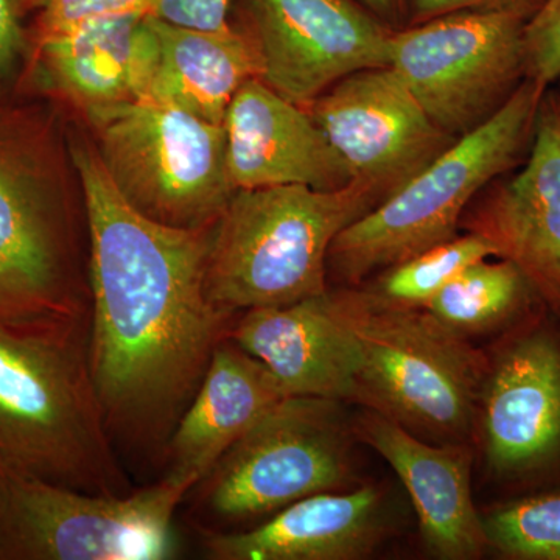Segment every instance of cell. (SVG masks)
Masks as SVG:
<instances>
[{
	"label": "cell",
	"instance_id": "6da1fadb",
	"mask_svg": "<svg viewBox=\"0 0 560 560\" xmlns=\"http://www.w3.org/2000/svg\"><path fill=\"white\" fill-rule=\"evenodd\" d=\"M90 231V364L116 444L164 456L213 352L237 318L206 293L210 230L131 208L101 158L75 156Z\"/></svg>",
	"mask_w": 560,
	"mask_h": 560
},
{
	"label": "cell",
	"instance_id": "7a4b0ae2",
	"mask_svg": "<svg viewBox=\"0 0 560 560\" xmlns=\"http://www.w3.org/2000/svg\"><path fill=\"white\" fill-rule=\"evenodd\" d=\"M90 324L0 326V463L40 480L125 495L92 381Z\"/></svg>",
	"mask_w": 560,
	"mask_h": 560
},
{
	"label": "cell",
	"instance_id": "3957f363",
	"mask_svg": "<svg viewBox=\"0 0 560 560\" xmlns=\"http://www.w3.org/2000/svg\"><path fill=\"white\" fill-rule=\"evenodd\" d=\"M381 202L360 180L338 190L235 191L210 230L206 293L213 307L237 318L326 293L331 243Z\"/></svg>",
	"mask_w": 560,
	"mask_h": 560
},
{
	"label": "cell",
	"instance_id": "277c9868",
	"mask_svg": "<svg viewBox=\"0 0 560 560\" xmlns=\"http://www.w3.org/2000/svg\"><path fill=\"white\" fill-rule=\"evenodd\" d=\"M359 350L355 401L430 442H474L489 357L425 308L366 289L329 290Z\"/></svg>",
	"mask_w": 560,
	"mask_h": 560
},
{
	"label": "cell",
	"instance_id": "5b68a950",
	"mask_svg": "<svg viewBox=\"0 0 560 560\" xmlns=\"http://www.w3.org/2000/svg\"><path fill=\"white\" fill-rule=\"evenodd\" d=\"M544 90L526 79L485 124L456 139L401 189L331 243L327 275L346 287L455 238L475 195L517 160Z\"/></svg>",
	"mask_w": 560,
	"mask_h": 560
},
{
	"label": "cell",
	"instance_id": "8992f818",
	"mask_svg": "<svg viewBox=\"0 0 560 560\" xmlns=\"http://www.w3.org/2000/svg\"><path fill=\"white\" fill-rule=\"evenodd\" d=\"M342 401L285 397L189 490L200 534L234 533L352 480V422Z\"/></svg>",
	"mask_w": 560,
	"mask_h": 560
},
{
	"label": "cell",
	"instance_id": "52a82bcc",
	"mask_svg": "<svg viewBox=\"0 0 560 560\" xmlns=\"http://www.w3.org/2000/svg\"><path fill=\"white\" fill-rule=\"evenodd\" d=\"M103 167L131 208L179 228L213 226L235 189L226 132L186 110L139 101L91 116Z\"/></svg>",
	"mask_w": 560,
	"mask_h": 560
},
{
	"label": "cell",
	"instance_id": "ba28073f",
	"mask_svg": "<svg viewBox=\"0 0 560 560\" xmlns=\"http://www.w3.org/2000/svg\"><path fill=\"white\" fill-rule=\"evenodd\" d=\"M5 470L0 560H164L175 555L173 517L189 493L186 486L162 477L125 495H102Z\"/></svg>",
	"mask_w": 560,
	"mask_h": 560
},
{
	"label": "cell",
	"instance_id": "9c48e42d",
	"mask_svg": "<svg viewBox=\"0 0 560 560\" xmlns=\"http://www.w3.org/2000/svg\"><path fill=\"white\" fill-rule=\"evenodd\" d=\"M525 21L455 11L393 31L388 68L452 138L485 124L526 75Z\"/></svg>",
	"mask_w": 560,
	"mask_h": 560
},
{
	"label": "cell",
	"instance_id": "30bf717a",
	"mask_svg": "<svg viewBox=\"0 0 560 560\" xmlns=\"http://www.w3.org/2000/svg\"><path fill=\"white\" fill-rule=\"evenodd\" d=\"M69 256L65 209L31 143L0 124V326L90 324Z\"/></svg>",
	"mask_w": 560,
	"mask_h": 560
},
{
	"label": "cell",
	"instance_id": "8fae6325",
	"mask_svg": "<svg viewBox=\"0 0 560 560\" xmlns=\"http://www.w3.org/2000/svg\"><path fill=\"white\" fill-rule=\"evenodd\" d=\"M267 86L307 108L338 81L386 68L393 28L355 0H248Z\"/></svg>",
	"mask_w": 560,
	"mask_h": 560
},
{
	"label": "cell",
	"instance_id": "7c38bea8",
	"mask_svg": "<svg viewBox=\"0 0 560 560\" xmlns=\"http://www.w3.org/2000/svg\"><path fill=\"white\" fill-rule=\"evenodd\" d=\"M307 110L348 164L352 179L370 186L382 201L456 140L434 124L388 66L346 77Z\"/></svg>",
	"mask_w": 560,
	"mask_h": 560
},
{
	"label": "cell",
	"instance_id": "4fadbf2b",
	"mask_svg": "<svg viewBox=\"0 0 560 560\" xmlns=\"http://www.w3.org/2000/svg\"><path fill=\"white\" fill-rule=\"evenodd\" d=\"M475 438L500 478L536 474L559 458L560 342L550 331L523 330L489 357Z\"/></svg>",
	"mask_w": 560,
	"mask_h": 560
},
{
	"label": "cell",
	"instance_id": "5bb4252c",
	"mask_svg": "<svg viewBox=\"0 0 560 560\" xmlns=\"http://www.w3.org/2000/svg\"><path fill=\"white\" fill-rule=\"evenodd\" d=\"M357 440L378 453L410 493L423 547L441 560L480 559L488 550L482 515L471 499L470 442H430L381 412L352 420Z\"/></svg>",
	"mask_w": 560,
	"mask_h": 560
},
{
	"label": "cell",
	"instance_id": "9a60e30c",
	"mask_svg": "<svg viewBox=\"0 0 560 560\" xmlns=\"http://www.w3.org/2000/svg\"><path fill=\"white\" fill-rule=\"evenodd\" d=\"M235 189L305 186L338 190L352 183L348 164L307 108L260 79L246 81L223 121Z\"/></svg>",
	"mask_w": 560,
	"mask_h": 560
},
{
	"label": "cell",
	"instance_id": "2e32d148",
	"mask_svg": "<svg viewBox=\"0 0 560 560\" xmlns=\"http://www.w3.org/2000/svg\"><path fill=\"white\" fill-rule=\"evenodd\" d=\"M470 232L488 238L560 313V117L541 114L525 167L478 206Z\"/></svg>",
	"mask_w": 560,
	"mask_h": 560
},
{
	"label": "cell",
	"instance_id": "e0dca14e",
	"mask_svg": "<svg viewBox=\"0 0 560 560\" xmlns=\"http://www.w3.org/2000/svg\"><path fill=\"white\" fill-rule=\"evenodd\" d=\"M388 530L382 490L360 486L307 497L253 528L201 537L213 560H361Z\"/></svg>",
	"mask_w": 560,
	"mask_h": 560
},
{
	"label": "cell",
	"instance_id": "ac0fdd59",
	"mask_svg": "<svg viewBox=\"0 0 560 560\" xmlns=\"http://www.w3.org/2000/svg\"><path fill=\"white\" fill-rule=\"evenodd\" d=\"M230 338L275 375L287 396L355 401L359 350L331 308L329 290L242 313Z\"/></svg>",
	"mask_w": 560,
	"mask_h": 560
},
{
	"label": "cell",
	"instance_id": "d6986e66",
	"mask_svg": "<svg viewBox=\"0 0 560 560\" xmlns=\"http://www.w3.org/2000/svg\"><path fill=\"white\" fill-rule=\"evenodd\" d=\"M285 397L291 396L259 360L231 338L221 341L167 442L164 477L190 490Z\"/></svg>",
	"mask_w": 560,
	"mask_h": 560
},
{
	"label": "cell",
	"instance_id": "ffe728a7",
	"mask_svg": "<svg viewBox=\"0 0 560 560\" xmlns=\"http://www.w3.org/2000/svg\"><path fill=\"white\" fill-rule=\"evenodd\" d=\"M40 58L58 90L88 116L145 101L158 61L149 13L109 14L39 38Z\"/></svg>",
	"mask_w": 560,
	"mask_h": 560
},
{
	"label": "cell",
	"instance_id": "44dd1931",
	"mask_svg": "<svg viewBox=\"0 0 560 560\" xmlns=\"http://www.w3.org/2000/svg\"><path fill=\"white\" fill-rule=\"evenodd\" d=\"M158 61L145 101L162 103L223 125L232 98L246 81L260 79L261 58L248 32H202L151 16Z\"/></svg>",
	"mask_w": 560,
	"mask_h": 560
},
{
	"label": "cell",
	"instance_id": "7402d4cb",
	"mask_svg": "<svg viewBox=\"0 0 560 560\" xmlns=\"http://www.w3.org/2000/svg\"><path fill=\"white\" fill-rule=\"evenodd\" d=\"M529 290L528 280L512 261L482 259L460 271L425 311L471 340L508 326L525 307Z\"/></svg>",
	"mask_w": 560,
	"mask_h": 560
},
{
	"label": "cell",
	"instance_id": "603a6c76",
	"mask_svg": "<svg viewBox=\"0 0 560 560\" xmlns=\"http://www.w3.org/2000/svg\"><path fill=\"white\" fill-rule=\"evenodd\" d=\"M489 257H497V250L488 238L477 232L456 235L381 271L366 290L388 304L427 308L460 271Z\"/></svg>",
	"mask_w": 560,
	"mask_h": 560
},
{
	"label": "cell",
	"instance_id": "cb8c5ba5",
	"mask_svg": "<svg viewBox=\"0 0 560 560\" xmlns=\"http://www.w3.org/2000/svg\"><path fill=\"white\" fill-rule=\"evenodd\" d=\"M489 548L514 560H560V495L533 497L482 515Z\"/></svg>",
	"mask_w": 560,
	"mask_h": 560
},
{
	"label": "cell",
	"instance_id": "d4e9b609",
	"mask_svg": "<svg viewBox=\"0 0 560 560\" xmlns=\"http://www.w3.org/2000/svg\"><path fill=\"white\" fill-rule=\"evenodd\" d=\"M525 68L528 80L541 90L560 79V0L544 5L523 28Z\"/></svg>",
	"mask_w": 560,
	"mask_h": 560
},
{
	"label": "cell",
	"instance_id": "484cf974",
	"mask_svg": "<svg viewBox=\"0 0 560 560\" xmlns=\"http://www.w3.org/2000/svg\"><path fill=\"white\" fill-rule=\"evenodd\" d=\"M40 13V38L73 27L91 18L109 14L147 13L149 0H36Z\"/></svg>",
	"mask_w": 560,
	"mask_h": 560
},
{
	"label": "cell",
	"instance_id": "4316f807",
	"mask_svg": "<svg viewBox=\"0 0 560 560\" xmlns=\"http://www.w3.org/2000/svg\"><path fill=\"white\" fill-rule=\"evenodd\" d=\"M234 0H149L147 13L176 27L190 31L217 32L231 27V5Z\"/></svg>",
	"mask_w": 560,
	"mask_h": 560
},
{
	"label": "cell",
	"instance_id": "83f0119b",
	"mask_svg": "<svg viewBox=\"0 0 560 560\" xmlns=\"http://www.w3.org/2000/svg\"><path fill=\"white\" fill-rule=\"evenodd\" d=\"M544 2L545 0H408V14L410 24H419L455 11L510 14L528 22Z\"/></svg>",
	"mask_w": 560,
	"mask_h": 560
},
{
	"label": "cell",
	"instance_id": "f1b7e54d",
	"mask_svg": "<svg viewBox=\"0 0 560 560\" xmlns=\"http://www.w3.org/2000/svg\"><path fill=\"white\" fill-rule=\"evenodd\" d=\"M22 47V33L13 0H0V73L9 72Z\"/></svg>",
	"mask_w": 560,
	"mask_h": 560
},
{
	"label": "cell",
	"instance_id": "f546056e",
	"mask_svg": "<svg viewBox=\"0 0 560 560\" xmlns=\"http://www.w3.org/2000/svg\"><path fill=\"white\" fill-rule=\"evenodd\" d=\"M383 21H396L408 13V0H359Z\"/></svg>",
	"mask_w": 560,
	"mask_h": 560
},
{
	"label": "cell",
	"instance_id": "4dcf8cb0",
	"mask_svg": "<svg viewBox=\"0 0 560 560\" xmlns=\"http://www.w3.org/2000/svg\"><path fill=\"white\" fill-rule=\"evenodd\" d=\"M7 488V470L5 466L0 463V510H2L3 499H5Z\"/></svg>",
	"mask_w": 560,
	"mask_h": 560
},
{
	"label": "cell",
	"instance_id": "1f68e13d",
	"mask_svg": "<svg viewBox=\"0 0 560 560\" xmlns=\"http://www.w3.org/2000/svg\"><path fill=\"white\" fill-rule=\"evenodd\" d=\"M552 108H555L556 113H558V116L560 117V102L556 103V105L552 106Z\"/></svg>",
	"mask_w": 560,
	"mask_h": 560
}]
</instances>
